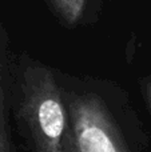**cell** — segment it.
<instances>
[{"label":"cell","instance_id":"5b68a950","mask_svg":"<svg viewBox=\"0 0 151 152\" xmlns=\"http://www.w3.org/2000/svg\"><path fill=\"white\" fill-rule=\"evenodd\" d=\"M0 152H12L11 144L8 142V137L1 127H0Z\"/></svg>","mask_w":151,"mask_h":152},{"label":"cell","instance_id":"277c9868","mask_svg":"<svg viewBox=\"0 0 151 152\" xmlns=\"http://www.w3.org/2000/svg\"><path fill=\"white\" fill-rule=\"evenodd\" d=\"M139 87H141L142 97H143L146 107L151 115V72H149L146 76H143L139 80Z\"/></svg>","mask_w":151,"mask_h":152},{"label":"cell","instance_id":"7a4b0ae2","mask_svg":"<svg viewBox=\"0 0 151 152\" xmlns=\"http://www.w3.org/2000/svg\"><path fill=\"white\" fill-rule=\"evenodd\" d=\"M16 118L35 152H66L68 112L56 68L20 53L15 69Z\"/></svg>","mask_w":151,"mask_h":152},{"label":"cell","instance_id":"6da1fadb","mask_svg":"<svg viewBox=\"0 0 151 152\" xmlns=\"http://www.w3.org/2000/svg\"><path fill=\"white\" fill-rule=\"evenodd\" d=\"M68 112L66 152H133L139 120L118 81L56 68Z\"/></svg>","mask_w":151,"mask_h":152},{"label":"cell","instance_id":"3957f363","mask_svg":"<svg viewBox=\"0 0 151 152\" xmlns=\"http://www.w3.org/2000/svg\"><path fill=\"white\" fill-rule=\"evenodd\" d=\"M66 27L88 26L98 20L103 0H44Z\"/></svg>","mask_w":151,"mask_h":152}]
</instances>
